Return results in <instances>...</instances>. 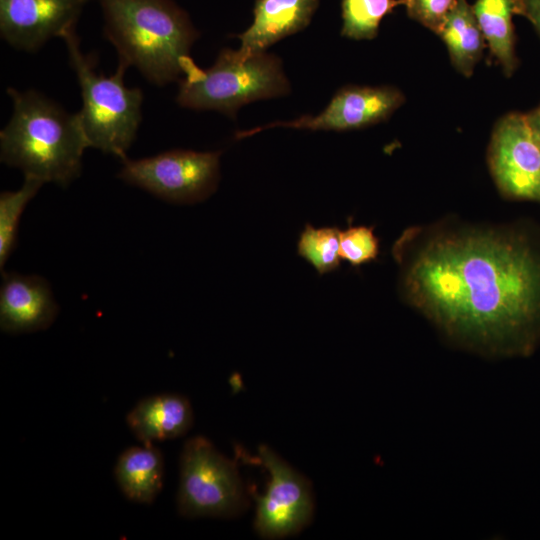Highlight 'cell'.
Segmentation results:
<instances>
[{"mask_svg":"<svg viewBox=\"0 0 540 540\" xmlns=\"http://www.w3.org/2000/svg\"><path fill=\"white\" fill-rule=\"evenodd\" d=\"M407 302L454 343L524 356L540 340V252L510 230L436 225L405 230L392 249Z\"/></svg>","mask_w":540,"mask_h":540,"instance_id":"obj_1","label":"cell"},{"mask_svg":"<svg viewBox=\"0 0 540 540\" xmlns=\"http://www.w3.org/2000/svg\"><path fill=\"white\" fill-rule=\"evenodd\" d=\"M104 33L119 64L133 66L152 84L180 81L195 64L199 37L188 13L173 0H99Z\"/></svg>","mask_w":540,"mask_h":540,"instance_id":"obj_2","label":"cell"},{"mask_svg":"<svg viewBox=\"0 0 540 540\" xmlns=\"http://www.w3.org/2000/svg\"><path fill=\"white\" fill-rule=\"evenodd\" d=\"M12 115L0 132V158L25 177L66 187L81 173L89 142L77 113L36 90L8 88Z\"/></svg>","mask_w":540,"mask_h":540,"instance_id":"obj_3","label":"cell"},{"mask_svg":"<svg viewBox=\"0 0 540 540\" xmlns=\"http://www.w3.org/2000/svg\"><path fill=\"white\" fill-rule=\"evenodd\" d=\"M63 40L80 86L82 107L77 115L90 147L123 159L141 123L142 90L126 86L127 68L122 64L113 75L98 73L95 59L81 51L76 31Z\"/></svg>","mask_w":540,"mask_h":540,"instance_id":"obj_4","label":"cell"},{"mask_svg":"<svg viewBox=\"0 0 540 540\" xmlns=\"http://www.w3.org/2000/svg\"><path fill=\"white\" fill-rule=\"evenodd\" d=\"M290 91L281 61L267 52L242 57L237 50L220 51L215 63L192 68L179 81L177 103L188 109L216 110L234 118L250 102Z\"/></svg>","mask_w":540,"mask_h":540,"instance_id":"obj_5","label":"cell"},{"mask_svg":"<svg viewBox=\"0 0 540 540\" xmlns=\"http://www.w3.org/2000/svg\"><path fill=\"white\" fill-rule=\"evenodd\" d=\"M249 505L234 461L203 436L187 440L180 456L177 508L187 518H233Z\"/></svg>","mask_w":540,"mask_h":540,"instance_id":"obj_6","label":"cell"},{"mask_svg":"<svg viewBox=\"0 0 540 540\" xmlns=\"http://www.w3.org/2000/svg\"><path fill=\"white\" fill-rule=\"evenodd\" d=\"M221 151L174 149L137 160H122L118 177L163 200L194 204L211 196L220 180Z\"/></svg>","mask_w":540,"mask_h":540,"instance_id":"obj_7","label":"cell"},{"mask_svg":"<svg viewBox=\"0 0 540 540\" xmlns=\"http://www.w3.org/2000/svg\"><path fill=\"white\" fill-rule=\"evenodd\" d=\"M258 461L269 473L262 495L254 494V529L264 539L295 535L308 526L314 515V495L310 481L270 447L258 448Z\"/></svg>","mask_w":540,"mask_h":540,"instance_id":"obj_8","label":"cell"},{"mask_svg":"<svg viewBox=\"0 0 540 540\" xmlns=\"http://www.w3.org/2000/svg\"><path fill=\"white\" fill-rule=\"evenodd\" d=\"M488 162L503 194L540 201V135L527 115L511 113L497 123Z\"/></svg>","mask_w":540,"mask_h":540,"instance_id":"obj_9","label":"cell"},{"mask_svg":"<svg viewBox=\"0 0 540 540\" xmlns=\"http://www.w3.org/2000/svg\"><path fill=\"white\" fill-rule=\"evenodd\" d=\"M404 102L403 94L390 86H346L337 91L318 115H304L292 121H278L236 133L242 139L273 127L311 131H346L376 124L387 119Z\"/></svg>","mask_w":540,"mask_h":540,"instance_id":"obj_10","label":"cell"},{"mask_svg":"<svg viewBox=\"0 0 540 540\" xmlns=\"http://www.w3.org/2000/svg\"><path fill=\"white\" fill-rule=\"evenodd\" d=\"M88 0H0V34L12 47L34 52L76 31Z\"/></svg>","mask_w":540,"mask_h":540,"instance_id":"obj_11","label":"cell"},{"mask_svg":"<svg viewBox=\"0 0 540 540\" xmlns=\"http://www.w3.org/2000/svg\"><path fill=\"white\" fill-rule=\"evenodd\" d=\"M1 273V330L19 334L45 330L51 326L59 307L47 280L38 275Z\"/></svg>","mask_w":540,"mask_h":540,"instance_id":"obj_12","label":"cell"},{"mask_svg":"<svg viewBox=\"0 0 540 540\" xmlns=\"http://www.w3.org/2000/svg\"><path fill=\"white\" fill-rule=\"evenodd\" d=\"M319 6V0H256L250 27L237 35L242 57L266 52L281 39L305 29Z\"/></svg>","mask_w":540,"mask_h":540,"instance_id":"obj_13","label":"cell"},{"mask_svg":"<svg viewBox=\"0 0 540 540\" xmlns=\"http://www.w3.org/2000/svg\"><path fill=\"white\" fill-rule=\"evenodd\" d=\"M126 423L144 445L185 435L193 425L190 401L183 395L162 393L141 399L126 415Z\"/></svg>","mask_w":540,"mask_h":540,"instance_id":"obj_14","label":"cell"},{"mask_svg":"<svg viewBox=\"0 0 540 540\" xmlns=\"http://www.w3.org/2000/svg\"><path fill=\"white\" fill-rule=\"evenodd\" d=\"M114 475L127 499L151 504L163 486V455L153 444L129 447L119 455Z\"/></svg>","mask_w":540,"mask_h":540,"instance_id":"obj_15","label":"cell"},{"mask_svg":"<svg viewBox=\"0 0 540 540\" xmlns=\"http://www.w3.org/2000/svg\"><path fill=\"white\" fill-rule=\"evenodd\" d=\"M484 39L504 73L510 76L516 68L514 15H522L521 0H476L472 6Z\"/></svg>","mask_w":540,"mask_h":540,"instance_id":"obj_16","label":"cell"},{"mask_svg":"<svg viewBox=\"0 0 540 540\" xmlns=\"http://www.w3.org/2000/svg\"><path fill=\"white\" fill-rule=\"evenodd\" d=\"M438 36L446 44L454 67L470 77L481 58L484 37L467 0H457Z\"/></svg>","mask_w":540,"mask_h":540,"instance_id":"obj_17","label":"cell"},{"mask_svg":"<svg viewBox=\"0 0 540 540\" xmlns=\"http://www.w3.org/2000/svg\"><path fill=\"white\" fill-rule=\"evenodd\" d=\"M44 182L37 178L25 177L22 186L16 191H3L0 194V269L17 242L18 225L28 202L37 194Z\"/></svg>","mask_w":540,"mask_h":540,"instance_id":"obj_18","label":"cell"},{"mask_svg":"<svg viewBox=\"0 0 540 540\" xmlns=\"http://www.w3.org/2000/svg\"><path fill=\"white\" fill-rule=\"evenodd\" d=\"M405 0H342L341 35L362 40L376 37L381 20Z\"/></svg>","mask_w":540,"mask_h":540,"instance_id":"obj_19","label":"cell"},{"mask_svg":"<svg viewBox=\"0 0 540 540\" xmlns=\"http://www.w3.org/2000/svg\"><path fill=\"white\" fill-rule=\"evenodd\" d=\"M339 244V228H315L307 223L300 233L297 253L309 262L319 275H325L340 266Z\"/></svg>","mask_w":540,"mask_h":540,"instance_id":"obj_20","label":"cell"},{"mask_svg":"<svg viewBox=\"0 0 540 540\" xmlns=\"http://www.w3.org/2000/svg\"><path fill=\"white\" fill-rule=\"evenodd\" d=\"M379 252V242L373 227L349 226L340 231L339 255L352 266L374 260Z\"/></svg>","mask_w":540,"mask_h":540,"instance_id":"obj_21","label":"cell"},{"mask_svg":"<svg viewBox=\"0 0 540 540\" xmlns=\"http://www.w3.org/2000/svg\"><path fill=\"white\" fill-rule=\"evenodd\" d=\"M457 0H405L408 16L438 35Z\"/></svg>","mask_w":540,"mask_h":540,"instance_id":"obj_22","label":"cell"},{"mask_svg":"<svg viewBox=\"0 0 540 540\" xmlns=\"http://www.w3.org/2000/svg\"><path fill=\"white\" fill-rule=\"evenodd\" d=\"M522 15L535 27L540 35V0H521Z\"/></svg>","mask_w":540,"mask_h":540,"instance_id":"obj_23","label":"cell"},{"mask_svg":"<svg viewBox=\"0 0 540 540\" xmlns=\"http://www.w3.org/2000/svg\"><path fill=\"white\" fill-rule=\"evenodd\" d=\"M531 125L540 135V105L531 113L527 114Z\"/></svg>","mask_w":540,"mask_h":540,"instance_id":"obj_24","label":"cell"}]
</instances>
